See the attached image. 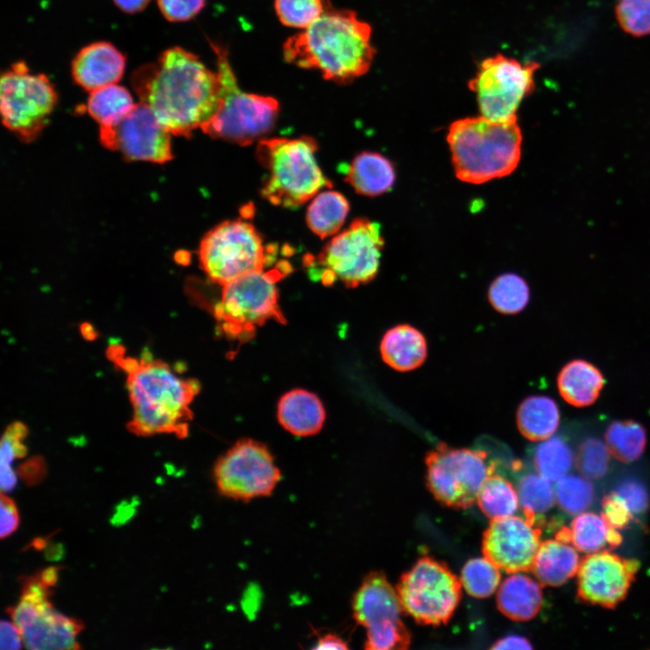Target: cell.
<instances>
[{
    "label": "cell",
    "instance_id": "obj_57",
    "mask_svg": "<svg viewBox=\"0 0 650 650\" xmlns=\"http://www.w3.org/2000/svg\"><path fill=\"white\" fill-rule=\"evenodd\" d=\"M62 552L63 548L60 544H54L47 549L45 555L49 560L53 561L60 559Z\"/></svg>",
    "mask_w": 650,
    "mask_h": 650
},
{
    "label": "cell",
    "instance_id": "obj_2",
    "mask_svg": "<svg viewBox=\"0 0 650 650\" xmlns=\"http://www.w3.org/2000/svg\"><path fill=\"white\" fill-rule=\"evenodd\" d=\"M371 26L355 12L338 10L326 0L322 14L283 45L284 60L302 69H316L327 80L348 84L366 74L376 51Z\"/></svg>",
    "mask_w": 650,
    "mask_h": 650
},
{
    "label": "cell",
    "instance_id": "obj_14",
    "mask_svg": "<svg viewBox=\"0 0 650 650\" xmlns=\"http://www.w3.org/2000/svg\"><path fill=\"white\" fill-rule=\"evenodd\" d=\"M538 68V63H523L502 54L482 60L469 81L481 116L497 122L515 120L522 100L534 88Z\"/></svg>",
    "mask_w": 650,
    "mask_h": 650
},
{
    "label": "cell",
    "instance_id": "obj_11",
    "mask_svg": "<svg viewBox=\"0 0 650 650\" xmlns=\"http://www.w3.org/2000/svg\"><path fill=\"white\" fill-rule=\"evenodd\" d=\"M461 585L445 563L422 557L401 576L396 590L404 611L415 622L441 626L458 607Z\"/></svg>",
    "mask_w": 650,
    "mask_h": 650
},
{
    "label": "cell",
    "instance_id": "obj_41",
    "mask_svg": "<svg viewBox=\"0 0 650 650\" xmlns=\"http://www.w3.org/2000/svg\"><path fill=\"white\" fill-rule=\"evenodd\" d=\"M615 492L623 498L635 518L645 513L649 507L648 489L642 481L636 478L623 479L617 486Z\"/></svg>",
    "mask_w": 650,
    "mask_h": 650
},
{
    "label": "cell",
    "instance_id": "obj_13",
    "mask_svg": "<svg viewBox=\"0 0 650 650\" xmlns=\"http://www.w3.org/2000/svg\"><path fill=\"white\" fill-rule=\"evenodd\" d=\"M351 608L356 622L366 628L367 650H403L411 636L401 617L404 612L397 590L382 571H372L356 590Z\"/></svg>",
    "mask_w": 650,
    "mask_h": 650
},
{
    "label": "cell",
    "instance_id": "obj_9",
    "mask_svg": "<svg viewBox=\"0 0 650 650\" xmlns=\"http://www.w3.org/2000/svg\"><path fill=\"white\" fill-rule=\"evenodd\" d=\"M199 258L208 277L222 286L265 269L271 260L255 227L242 219L224 221L209 231L200 242Z\"/></svg>",
    "mask_w": 650,
    "mask_h": 650
},
{
    "label": "cell",
    "instance_id": "obj_22",
    "mask_svg": "<svg viewBox=\"0 0 650 650\" xmlns=\"http://www.w3.org/2000/svg\"><path fill=\"white\" fill-rule=\"evenodd\" d=\"M605 385L601 371L585 359H573L565 364L557 376L561 396L575 407H587L599 398Z\"/></svg>",
    "mask_w": 650,
    "mask_h": 650
},
{
    "label": "cell",
    "instance_id": "obj_56",
    "mask_svg": "<svg viewBox=\"0 0 650 650\" xmlns=\"http://www.w3.org/2000/svg\"><path fill=\"white\" fill-rule=\"evenodd\" d=\"M134 510L132 509L131 505H125L121 506L120 509L117 511L116 514H115L113 517V521L123 523L125 519L130 517L133 514Z\"/></svg>",
    "mask_w": 650,
    "mask_h": 650
},
{
    "label": "cell",
    "instance_id": "obj_30",
    "mask_svg": "<svg viewBox=\"0 0 650 650\" xmlns=\"http://www.w3.org/2000/svg\"><path fill=\"white\" fill-rule=\"evenodd\" d=\"M135 105L125 87L112 84L90 92L87 110L100 127H110L118 124Z\"/></svg>",
    "mask_w": 650,
    "mask_h": 650
},
{
    "label": "cell",
    "instance_id": "obj_47",
    "mask_svg": "<svg viewBox=\"0 0 650 650\" xmlns=\"http://www.w3.org/2000/svg\"><path fill=\"white\" fill-rule=\"evenodd\" d=\"M313 649H348V644L339 636L333 633H327L318 637Z\"/></svg>",
    "mask_w": 650,
    "mask_h": 650
},
{
    "label": "cell",
    "instance_id": "obj_1",
    "mask_svg": "<svg viewBox=\"0 0 650 650\" xmlns=\"http://www.w3.org/2000/svg\"><path fill=\"white\" fill-rule=\"evenodd\" d=\"M131 83L140 102L177 136L189 137L193 130L201 129L222 100L218 73L181 47L167 49L155 62L139 67Z\"/></svg>",
    "mask_w": 650,
    "mask_h": 650
},
{
    "label": "cell",
    "instance_id": "obj_10",
    "mask_svg": "<svg viewBox=\"0 0 650 650\" xmlns=\"http://www.w3.org/2000/svg\"><path fill=\"white\" fill-rule=\"evenodd\" d=\"M427 487L441 504L466 509L477 501L479 491L497 469L481 450L451 448L439 443L426 456Z\"/></svg>",
    "mask_w": 650,
    "mask_h": 650
},
{
    "label": "cell",
    "instance_id": "obj_32",
    "mask_svg": "<svg viewBox=\"0 0 650 650\" xmlns=\"http://www.w3.org/2000/svg\"><path fill=\"white\" fill-rule=\"evenodd\" d=\"M609 452L622 462H632L644 453L647 434L645 428L636 421L627 419L612 422L605 433Z\"/></svg>",
    "mask_w": 650,
    "mask_h": 650
},
{
    "label": "cell",
    "instance_id": "obj_7",
    "mask_svg": "<svg viewBox=\"0 0 650 650\" xmlns=\"http://www.w3.org/2000/svg\"><path fill=\"white\" fill-rule=\"evenodd\" d=\"M289 267L283 262L275 269L250 272L223 285L214 312L226 335L245 341L252 337L255 327L270 319L285 323L278 305L276 282Z\"/></svg>",
    "mask_w": 650,
    "mask_h": 650
},
{
    "label": "cell",
    "instance_id": "obj_39",
    "mask_svg": "<svg viewBox=\"0 0 650 650\" xmlns=\"http://www.w3.org/2000/svg\"><path fill=\"white\" fill-rule=\"evenodd\" d=\"M575 460L583 476L591 479L600 478L608 469L609 450L599 438L587 437L580 443Z\"/></svg>",
    "mask_w": 650,
    "mask_h": 650
},
{
    "label": "cell",
    "instance_id": "obj_18",
    "mask_svg": "<svg viewBox=\"0 0 650 650\" xmlns=\"http://www.w3.org/2000/svg\"><path fill=\"white\" fill-rule=\"evenodd\" d=\"M540 527L520 516L492 519L484 532L482 552L507 573L530 571L541 544Z\"/></svg>",
    "mask_w": 650,
    "mask_h": 650
},
{
    "label": "cell",
    "instance_id": "obj_48",
    "mask_svg": "<svg viewBox=\"0 0 650 650\" xmlns=\"http://www.w3.org/2000/svg\"><path fill=\"white\" fill-rule=\"evenodd\" d=\"M530 642L520 636H508L497 641L491 649H532Z\"/></svg>",
    "mask_w": 650,
    "mask_h": 650
},
{
    "label": "cell",
    "instance_id": "obj_16",
    "mask_svg": "<svg viewBox=\"0 0 650 650\" xmlns=\"http://www.w3.org/2000/svg\"><path fill=\"white\" fill-rule=\"evenodd\" d=\"M172 134L144 103L133 109L116 125L100 127V140L108 149L126 159L163 163L172 158Z\"/></svg>",
    "mask_w": 650,
    "mask_h": 650
},
{
    "label": "cell",
    "instance_id": "obj_3",
    "mask_svg": "<svg viewBox=\"0 0 650 650\" xmlns=\"http://www.w3.org/2000/svg\"><path fill=\"white\" fill-rule=\"evenodd\" d=\"M447 142L456 177L469 183L481 184L507 176L521 158L522 133L517 119L461 118L449 126Z\"/></svg>",
    "mask_w": 650,
    "mask_h": 650
},
{
    "label": "cell",
    "instance_id": "obj_4",
    "mask_svg": "<svg viewBox=\"0 0 650 650\" xmlns=\"http://www.w3.org/2000/svg\"><path fill=\"white\" fill-rule=\"evenodd\" d=\"M127 387L134 407L130 432L144 436L161 432L187 436L192 418L189 404L200 389L198 381L178 377L162 361H141L139 369L128 375Z\"/></svg>",
    "mask_w": 650,
    "mask_h": 650
},
{
    "label": "cell",
    "instance_id": "obj_5",
    "mask_svg": "<svg viewBox=\"0 0 650 650\" xmlns=\"http://www.w3.org/2000/svg\"><path fill=\"white\" fill-rule=\"evenodd\" d=\"M316 150L317 144L311 137L261 140L256 155L267 172L262 196L276 206L292 208L308 201L322 188L331 187L317 163Z\"/></svg>",
    "mask_w": 650,
    "mask_h": 650
},
{
    "label": "cell",
    "instance_id": "obj_21",
    "mask_svg": "<svg viewBox=\"0 0 650 650\" xmlns=\"http://www.w3.org/2000/svg\"><path fill=\"white\" fill-rule=\"evenodd\" d=\"M277 417L281 425L295 436L318 433L325 421V410L320 398L307 390L294 389L279 401Z\"/></svg>",
    "mask_w": 650,
    "mask_h": 650
},
{
    "label": "cell",
    "instance_id": "obj_53",
    "mask_svg": "<svg viewBox=\"0 0 650 650\" xmlns=\"http://www.w3.org/2000/svg\"><path fill=\"white\" fill-rule=\"evenodd\" d=\"M6 429L16 438L23 440L28 434L27 427L21 422H14L8 425Z\"/></svg>",
    "mask_w": 650,
    "mask_h": 650
},
{
    "label": "cell",
    "instance_id": "obj_28",
    "mask_svg": "<svg viewBox=\"0 0 650 650\" xmlns=\"http://www.w3.org/2000/svg\"><path fill=\"white\" fill-rule=\"evenodd\" d=\"M566 529L568 543L586 553L614 549L622 542L618 529L609 525L602 515L595 513L577 515Z\"/></svg>",
    "mask_w": 650,
    "mask_h": 650
},
{
    "label": "cell",
    "instance_id": "obj_29",
    "mask_svg": "<svg viewBox=\"0 0 650 650\" xmlns=\"http://www.w3.org/2000/svg\"><path fill=\"white\" fill-rule=\"evenodd\" d=\"M348 211V202L341 193L322 191L309 205L306 221L310 229L323 239L338 233Z\"/></svg>",
    "mask_w": 650,
    "mask_h": 650
},
{
    "label": "cell",
    "instance_id": "obj_17",
    "mask_svg": "<svg viewBox=\"0 0 650 650\" xmlns=\"http://www.w3.org/2000/svg\"><path fill=\"white\" fill-rule=\"evenodd\" d=\"M639 562L607 551L594 552L580 562L577 595L583 602L613 608L627 596Z\"/></svg>",
    "mask_w": 650,
    "mask_h": 650
},
{
    "label": "cell",
    "instance_id": "obj_25",
    "mask_svg": "<svg viewBox=\"0 0 650 650\" xmlns=\"http://www.w3.org/2000/svg\"><path fill=\"white\" fill-rule=\"evenodd\" d=\"M346 181L355 191L367 197L388 192L395 181L392 162L376 152H362L349 164Z\"/></svg>",
    "mask_w": 650,
    "mask_h": 650
},
{
    "label": "cell",
    "instance_id": "obj_50",
    "mask_svg": "<svg viewBox=\"0 0 650 650\" xmlns=\"http://www.w3.org/2000/svg\"><path fill=\"white\" fill-rule=\"evenodd\" d=\"M149 2L150 0H114L116 5L127 14H135L142 11Z\"/></svg>",
    "mask_w": 650,
    "mask_h": 650
},
{
    "label": "cell",
    "instance_id": "obj_54",
    "mask_svg": "<svg viewBox=\"0 0 650 650\" xmlns=\"http://www.w3.org/2000/svg\"><path fill=\"white\" fill-rule=\"evenodd\" d=\"M80 332L83 338L87 340H94L98 338V333L94 328L93 325H91L88 322H83L80 327Z\"/></svg>",
    "mask_w": 650,
    "mask_h": 650
},
{
    "label": "cell",
    "instance_id": "obj_43",
    "mask_svg": "<svg viewBox=\"0 0 650 650\" xmlns=\"http://www.w3.org/2000/svg\"><path fill=\"white\" fill-rule=\"evenodd\" d=\"M162 15L170 22H185L204 7L205 0H157Z\"/></svg>",
    "mask_w": 650,
    "mask_h": 650
},
{
    "label": "cell",
    "instance_id": "obj_33",
    "mask_svg": "<svg viewBox=\"0 0 650 650\" xmlns=\"http://www.w3.org/2000/svg\"><path fill=\"white\" fill-rule=\"evenodd\" d=\"M477 502L484 515L492 520L514 515L519 497L513 484L495 471L484 482Z\"/></svg>",
    "mask_w": 650,
    "mask_h": 650
},
{
    "label": "cell",
    "instance_id": "obj_49",
    "mask_svg": "<svg viewBox=\"0 0 650 650\" xmlns=\"http://www.w3.org/2000/svg\"><path fill=\"white\" fill-rule=\"evenodd\" d=\"M0 465L1 491L3 493L12 491L16 485V474L11 465Z\"/></svg>",
    "mask_w": 650,
    "mask_h": 650
},
{
    "label": "cell",
    "instance_id": "obj_51",
    "mask_svg": "<svg viewBox=\"0 0 650 650\" xmlns=\"http://www.w3.org/2000/svg\"><path fill=\"white\" fill-rule=\"evenodd\" d=\"M59 570L60 568L57 566H51L37 573V576L42 584L51 588L55 586L58 581Z\"/></svg>",
    "mask_w": 650,
    "mask_h": 650
},
{
    "label": "cell",
    "instance_id": "obj_55",
    "mask_svg": "<svg viewBox=\"0 0 650 650\" xmlns=\"http://www.w3.org/2000/svg\"><path fill=\"white\" fill-rule=\"evenodd\" d=\"M125 348L123 346L114 344L108 347L107 354L110 360L116 362L117 359L124 357Z\"/></svg>",
    "mask_w": 650,
    "mask_h": 650
},
{
    "label": "cell",
    "instance_id": "obj_19",
    "mask_svg": "<svg viewBox=\"0 0 650 650\" xmlns=\"http://www.w3.org/2000/svg\"><path fill=\"white\" fill-rule=\"evenodd\" d=\"M125 69V55L112 43L97 42L82 48L75 56L71 72L74 81L86 90L116 84Z\"/></svg>",
    "mask_w": 650,
    "mask_h": 650
},
{
    "label": "cell",
    "instance_id": "obj_20",
    "mask_svg": "<svg viewBox=\"0 0 650 650\" xmlns=\"http://www.w3.org/2000/svg\"><path fill=\"white\" fill-rule=\"evenodd\" d=\"M83 627L81 621L57 612L50 602L21 633L28 649H78L76 637Z\"/></svg>",
    "mask_w": 650,
    "mask_h": 650
},
{
    "label": "cell",
    "instance_id": "obj_27",
    "mask_svg": "<svg viewBox=\"0 0 650 650\" xmlns=\"http://www.w3.org/2000/svg\"><path fill=\"white\" fill-rule=\"evenodd\" d=\"M556 402L545 395L524 399L516 411V424L521 434L530 441H544L552 436L560 423Z\"/></svg>",
    "mask_w": 650,
    "mask_h": 650
},
{
    "label": "cell",
    "instance_id": "obj_34",
    "mask_svg": "<svg viewBox=\"0 0 650 650\" xmlns=\"http://www.w3.org/2000/svg\"><path fill=\"white\" fill-rule=\"evenodd\" d=\"M488 297L492 307L503 314L522 311L530 300V290L524 278L507 273L497 276L489 285Z\"/></svg>",
    "mask_w": 650,
    "mask_h": 650
},
{
    "label": "cell",
    "instance_id": "obj_44",
    "mask_svg": "<svg viewBox=\"0 0 650 650\" xmlns=\"http://www.w3.org/2000/svg\"><path fill=\"white\" fill-rule=\"evenodd\" d=\"M0 511V536L4 539L11 535L17 529L19 525V514L14 501L3 492L1 494Z\"/></svg>",
    "mask_w": 650,
    "mask_h": 650
},
{
    "label": "cell",
    "instance_id": "obj_31",
    "mask_svg": "<svg viewBox=\"0 0 650 650\" xmlns=\"http://www.w3.org/2000/svg\"><path fill=\"white\" fill-rule=\"evenodd\" d=\"M516 491L525 518L541 527V515L554 504L555 494L551 481L538 472H529L520 477Z\"/></svg>",
    "mask_w": 650,
    "mask_h": 650
},
{
    "label": "cell",
    "instance_id": "obj_38",
    "mask_svg": "<svg viewBox=\"0 0 650 650\" xmlns=\"http://www.w3.org/2000/svg\"><path fill=\"white\" fill-rule=\"evenodd\" d=\"M326 0H274L280 22L289 27L306 29L323 13Z\"/></svg>",
    "mask_w": 650,
    "mask_h": 650
},
{
    "label": "cell",
    "instance_id": "obj_15",
    "mask_svg": "<svg viewBox=\"0 0 650 650\" xmlns=\"http://www.w3.org/2000/svg\"><path fill=\"white\" fill-rule=\"evenodd\" d=\"M213 477L222 497L248 502L271 496L281 479V472L264 443L243 439L218 459Z\"/></svg>",
    "mask_w": 650,
    "mask_h": 650
},
{
    "label": "cell",
    "instance_id": "obj_23",
    "mask_svg": "<svg viewBox=\"0 0 650 650\" xmlns=\"http://www.w3.org/2000/svg\"><path fill=\"white\" fill-rule=\"evenodd\" d=\"M383 360L392 368L407 372L421 367L427 358V342L422 333L409 324L388 330L380 343Z\"/></svg>",
    "mask_w": 650,
    "mask_h": 650
},
{
    "label": "cell",
    "instance_id": "obj_12",
    "mask_svg": "<svg viewBox=\"0 0 650 650\" xmlns=\"http://www.w3.org/2000/svg\"><path fill=\"white\" fill-rule=\"evenodd\" d=\"M3 124L25 142L47 125L57 103L56 90L44 74H33L23 61L3 72L0 83Z\"/></svg>",
    "mask_w": 650,
    "mask_h": 650
},
{
    "label": "cell",
    "instance_id": "obj_26",
    "mask_svg": "<svg viewBox=\"0 0 650 650\" xmlns=\"http://www.w3.org/2000/svg\"><path fill=\"white\" fill-rule=\"evenodd\" d=\"M579 565L575 549L555 538L541 543L531 571L542 585L557 587L571 579Z\"/></svg>",
    "mask_w": 650,
    "mask_h": 650
},
{
    "label": "cell",
    "instance_id": "obj_8",
    "mask_svg": "<svg viewBox=\"0 0 650 650\" xmlns=\"http://www.w3.org/2000/svg\"><path fill=\"white\" fill-rule=\"evenodd\" d=\"M385 241L380 225L367 218H356L348 228L335 235L308 266L318 270L325 284L336 279L348 288L372 281L378 273Z\"/></svg>",
    "mask_w": 650,
    "mask_h": 650
},
{
    "label": "cell",
    "instance_id": "obj_52",
    "mask_svg": "<svg viewBox=\"0 0 650 650\" xmlns=\"http://www.w3.org/2000/svg\"><path fill=\"white\" fill-rule=\"evenodd\" d=\"M116 364L125 371L128 375H131L137 371L141 367V361H138L134 358H121L116 361Z\"/></svg>",
    "mask_w": 650,
    "mask_h": 650
},
{
    "label": "cell",
    "instance_id": "obj_40",
    "mask_svg": "<svg viewBox=\"0 0 650 650\" xmlns=\"http://www.w3.org/2000/svg\"><path fill=\"white\" fill-rule=\"evenodd\" d=\"M615 13L627 33L636 37L650 34V0H617Z\"/></svg>",
    "mask_w": 650,
    "mask_h": 650
},
{
    "label": "cell",
    "instance_id": "obj_6",
    "mask_svg": "<svg viewBox=\"0 0 650 650\" xmlns=\"http://www.w3.org/2000/svg\"><path fill=\"white\" fill-rule=\"evenodd\" d=\"M216 54L222 100L213 117L201 130L211 137L248 145L265 135L278 116V101L271 97L244 92L228 61L225 48L210 42Z\"/></svg>",
    "mask_w": 650,
    "mask_h": 650
},
{
    "label": "cell",
    "instance_id": "obj_35",
    "mask_svg": "<svg viewBox=\"0 0 650 650\" xmlns=\"http://www.w3.org/2000/svg\"><path fill=\"white\" fill-rule=\"evenodd\" d=\"M574 460L569 444L561 437H552L538 444L534 452L536 471L550 481L567 474Z\"/></svg>",
    "mask_w": 650,
    "mask_h": 650
},
{
    "label": "cell",
    "instance_id": "obj_24",
    "mask_svg": "<svg viewBox=\"0 0 650 650\" xmlns=\"http://www.w3.org/2000/svg\"><path fill=\"white\" fill-rule=\"evenodd\" d=\"M542 602L541 583L518 572L507 577L497 594L499 611L515 621L533 619L540 611Z\"/></svg>",
    "mask_w": 650,
    "mask_h": 650
},
{
    "label": "cell",
    "instance_id": "obj_42",
    "mask_svg": "<svg viewBox=\"0 0 650 650\" xmlns=\"http://www.w3.org/2000/svg\"><path fill=\"white\" fill-rule=\"evenodd\" d=\"M602 516L609 525L623 529L635 519L623 498L615 491L608 494L602 500Z\"/></svg>",
    "mask_w": 650,
    "mask_h": 650
},
{
    "label": "cell",
    "instance_id": "obj_36",
    "mask_svg": "<svg viewBox=\"0 0 650 650\" xmlns=\"http://www.w3.org/2000/svg\"><path fill=\"white\" fill-rule=\"evenodd\" d=\"M499 570L487 557L473 558L463 566L460 582L470 596L484 599L493 594L499 586Z\"/></svg>",
    "mask_w": 650,
    "mask_h": 650
},
{
    "label": "cell",
    "instance_id": "obj_37",
    "mask_svg": "<svg viewBox=\"0 0 650 650\" xmlns=\"http://www.w3.org/2000/svg\"><path fill=\"white\" fill-rule=\"evenodd\" d=\"M555 499L559 506L568 514H578L587 509L594 497L593 487L580 476H563L556 481Z\"/></svg>",
    "mask_w": 650,
    "mask_h": 650
},
{
    "label": "cell",
    "instance_id": "obj_45",
    "mask_svg": "<svg viewBox=\"0 0 650 650\" xmlns=\"http://www.w3.org/2000/svg\"><path fill=\"white\" fill-rule=\"evenodd\" d=\"M17 473L26 485L39 484L47 473L44 459L42 456L32 457L18 467Z\"/></svg>",
    "mask_w": 650,
    "mask_h": 650
},
{
    "label": "cell",
    "instance_id": "obj_46",
    "mask_svg": "<svg viewBox=\"0 0 650 650\" xmlns=\"http://www.w3.org/2000/svg\"><path fill=\"white\" fill-rule=\"evenodd\" d=\"M23 636L20 629L13 622L2 620L0 625V648L21 649L23 647Z\"/></svg>",
    "mask_w": 650,
    "mask_h": 650
}]
</instances>
